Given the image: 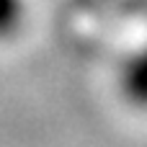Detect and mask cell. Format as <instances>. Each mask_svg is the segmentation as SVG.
Masks as SVG:
<instances>
[{
  "instance_id": "7a4b0ae2",
  "label": "cell",
  "mask_w": 147,
  "mask_h": 147,
  "mask_svg": "<svg viewBox=\"0 0 147 147\" xmlns=\"http://www.w3.org/2000/svg\"><path fill=\"white\" fill-rule=\"evenodd\" d=\"M26 21V0H0V41L16 36Z\"/></svg>"
},
{
  "instance_id": "6da1fadb",
  "label": "cell",
  "mask_w": 147,
  "mask_h": 147,
  "mask_svg": "<svg viewBox=\"0 0 147 147\" xmlns=\"http://www.w3.org/2000/svg\"><path fill=\"white\" fill-rule=\"evenodd\" d=\"M119 90L134 109H147V41L124 59L119 72Z\"/></svg>"
}]
</instances>
